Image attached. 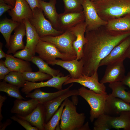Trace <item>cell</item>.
Instances as JSON below:
<instances>
[{
	"label": "cell",
	"mask_w": 130,
	"mask_h": 130,
	"mask_svg": "<svg viewBox=\"0 0 130 130\" xmlns=\"http://www.w3.org/2000/svg\"><path fill=\"white\" fill-rule=\"evenodd\" d=\"M39 103L37 100L34 98L26 101L16 99L14 101V105L10 112L18 115L25 116L30 113Z\"/></svg>",
	"instance_id": "obj_21"
},
{
	"label": "cell",
	"mask_w": 130,
	"mask_h": 130,
	"mask_svg": "<svg viewBox=\"0 0 130 130\" xmlns=\"http://www.w3.org/2000/svg\"><path fill=\"white\" fill-rule=\"evenodd\" d=\"M26 81L33 82L49 80L52 78L50 75L39 71L36 72L26 71L22 73Z\"/></svg>",
	"instance_id": "obj_34"
},
{
	"label": "cell",
	"mask_w": 130,
	"mask_h": 130,
	"mask_svg": "<svg viewBox=\"0 0 130 130\" xmlns=\"http://www.w3.org/2000/svg\"><path fill=\"white\" fill-rule=\"evenodd\" d=\"M121 81L109 83V87L112 90V92L109 95L113 97L117 98L125 102L130 103V93L126 91V89Z\"/></svg>",
	"instance_id": "obj_29"
},
{
	"label": "cell",
	"mask_w": 130,
	"mask_h": 130,
	"mask_svg": "<svg viewBox=\"0 0 130 130\" xmlns=\"http://www.w3.org/2000/svg\"><path fill=\"white\" fill-rule=\"evenodd\" d=\"M109 30L117 32L130 30V14L107 21L106 26Z\"/></svg>",
	"instance_id": "obj_26"
},
{
	"label": "cell",
	"mask_w": 130,
	"mask_h": 130,
	"mask_svg": "<svg viewBox=\"0 0 130 130\" xmlns=\"http://www.w3.org/2000/svg\"><path fill=\"white\" fill-rule=\"evenodd\" d=\"M125 55L126 58L130 59V45L127 50Z\"/></svg>",
	"instance_id": "obj_47"
},
{
	"label": "cell",
	"mask_w": 130,
	"mask_h": 130,
	"mask_svg": "<svg viewBox=\"0 0 130 130\" xmlns=\"http://www.w3.org/2000/svg\"><path fill=\"white\" fill-rule=\"evenodd\" d=\"M7 4L14 7L15 5L16 0H3Z\"/></svg>",
	"instance_id": "obj_46"
},
{
	"label": "cell",
	"mask_w": 130,
	"mask_h": 130,
	"mask_svg": "<svg viewBox=\"0 0 130 130\" xmlns=\"http://www.w3.org/2000/svg\"><path fill=\"white\" fill-rule=\"evenodd\" d=\"M35 52L47 63L53 61L56 58L67 61L75 59L77 58L76 56L62 53L53 44L40 39L35 47Z\"/></svg>",
	"instance_id": "obj_7"
},
{
	"label": "cell",
	"mask_w": 130,
	"mask_h": 130,
	"mask_svg": "<svg viewBox=\"0 0 130 130\" xmlns=\"http://www.w3.org/2000/svg\"><path fill=\"white\" fill-rule=\"evenodd\" d=\"M5 58L4 61L5 64L11 71L23 73L32 71L29 62L24 61L15 57L11 54H7Z\"/></svg>",
	"instance_id": "obj_23"
},
{
	"label": "cell",
	"mask_w": 130,
	"mask_h": 130,
	"mask_svg": "<svg viewBox=\"0 0 130 130\" xmlns=\"http://www.w3.org/2000/svg\"><path fill=\"white\" fill-rule=\"evenodd\" d=\"M73 83H78L96 93L101 94L106 92V87L104 84L99 82L97 71L90 76L82 75L77 79L71 78L63 84L65 85Z\"/></svg>",
	"instance_id": "obj_10"
},
{
	"label": "cell",
	"mask_w": 130,
	"mask_h": 130,
	"mask_svg": "<svg viewBox=\"0 0 130 130\" xmlns=\"http://www.w3.org/2000/svg\"><path fill=\"white\" fill-rule=\"evenodd\" d=\"M97 13L108 21L130 14V0H92Z\"/></svg>",
	"instance_id": "obj_2"
},
{
	"label": "cell",
	"mask_w": 130,
	"mask_h": 130,
	"mask_svg": "<svg viewBox=\"0 0 130 130\" xmlns=\"http://www.w3.org/2000/svg\"><path fill=\"white\" fill-rule=\"evenodd\" d=\"M84 21L83 10L78 12H64L59 14L58 30L65 32Z\"/></svg>",
	"instance_id": "obj_13"
},
{
	"label": "cell",
	"mask_w": 130,
	"mask_h": 130,
	"mask_svg": "<svg viewBox=\"0 0 130 130\" xmlns=\"http://www.w3.org/2000/svg\"><path fill=\"white\" fill-rule=\"evenodd\" d=\"M124 60H121L107 65L104 75L100 82L105 83L121 81L125 76Z\"/></svg>",
	"instance_id": "obj_11"
},
{
	"label": "cell",
	"mask_w": 130,
	"mask_h": 130,
	"mask_svg": "<svg viewBox=\"0 0 130 130\" xmlns=\"http://www.w3.org/2000/svg\"><path fill=\"white\" fill-rule=\"evenodd\" d=\"M7 12L13 20L20 23L25 19L29 20L33 16L32 11L25 0H16L14 6Z\"/></svg>",
	"instance_id": "obj_12"
},
{
	"label": "cell",
	"mask_w": 130,
	"mask_h": 130,
	"mask_svg": "<svg viewBox=\"0 0 130 130\" xmlns=\"http://www.w3.org/2000/svg\"><path fill=\"white\" fill-rule=\"evenodd\" d=\"M39 1L40 7L46 17L53 27L59 30L58 23L59 14L57 12L55 7L56 0H50L48 2L42 0H39Z\"/></svg>",
	"instance_id": "obj_24"
},
{
	"label": "cell",
	"mask_w": 130,
	"mask_h": 130,
	"mask_svg": "<svg viewBox=\"0 0 130 130\" xmlns=\"http://www.w3.org/2000/svg\"><path fill=\"white\" fill-rule=\"evenodd\" d=\"M121 82L124 85L128 86L130 89V71L126 75H125Z\"/></svg>",
	"instance_id": "obj_42"
},
{
	"label": "cell",
	"mask_w": 130,
	"mask_h": 130,
	"mask_svg": "<svg viewBox=\"0 0 130 130\" xmlns=\"http://www.w3.org/2000/svg\"><path fill=\"white\" fill-rule=\"evenodd\" d=\"M130 45V36L127 37L116 46L110 53L101 60L99 66L107 65L113 63L126 58L125 52Z\"/></svg>",
	"instance_id": "obj_15"
},
{
	"label": "cell",
	"mask_w": 130,
	"mask_h": 130,
	"mask_svg": "<svg viewBox=\"0 0 130 130\" xmlns=\"http://www.w3.org/2000/svg\"><path fill=\"white\" fill-rule=\"evenodd\" d=\"M66 99L62 103L60 107L52 116L50 120L44 126L45 130H54L59 124L63 109L66 101Z\"/></svg>",
	"instance_id": "obj_33"
},
{
	"label": "cell",
	"mask_w": 130,
	"mask_h": 130,
	"mask_svg": "<svg viewBox=\"0 0 130 130\" xmlns=\"http://www.w3.org/2000/svg\"><path fill=\"white\" fill-rule=\"evenodd\" d=\"M82 5L86 25V31L94 30L106 25L107 21L99 16L92 0H84Z\"/></svg>",
	"instance_id": "obj_8"
},
{
	"label": "cell",
	"mask_w": 130,
	"mask_h": 130,
	"mask_svg": "<svg viewBox=\"0 0 130 130\" xmlns=\"http://www.w3.org/2000/svg\"><path fill=\"white\" fill-rule=\"evenodd\" d=\"M48 64L60 66L69 72L71 78L77 79L82 75L83 62L81 59L79 60L76 59L67 61L56 59L47 63Z\"/></svg>",
	"instance_id": "obj_17"
},
{
	"label": "cell",
	"mask_w": 130,
	"mask_h": 130,
	"mask_svg": "<svg viewBox=\"0 0 130 130\" xmlns=\"http://www.w3.org/2000/svg\"><path fill=\"white\" fill-rule=\"evenodd\" d=\"M86 27L84 21L69 29L76 37L73 46L76 54V59L78 60L80 59L83 56L84 46L87 42L85 35Z\"/></svg>",
	"instance_id": "obj_16"
},
{
	"label": "cell",
	"mask_w": 130,
	"mask_h": 130,
	"mask_svg": "<svg viewBox=\"0 0 130 130\" xmlns=\"http://www.w3.org/2000/svg\"><path fill=\"white\" fill-rule=\"evenodd\" d=\"M11 118L14 121L17 122L26 130H38L35 127H33L28 121L20 118L16 115L13 116Z\"/></svg>",
	"instance_id": "obj_38"
},
{
	"label": "cell",
	"mask_w": 130,
	"mask_h": 130,
	"mask_svg": "<svg viewBox=\"0 0 130 130\" xmlns=\"http://www.w3.org/2000/svg\"><path fill=\"white\" fill-rule=\"evenodd\" d=\"M7 99V97L5 96L0 95V122H1L3 117L2 114V108L3 103Z\"/></svg>",
	"instance_id": "obj_43"
},
{
	"label": "cell",
	"mask_w": 130,
	"mask_h": 130,
	"mask_svg": "<svg viewBox=\"0 0 130 130\" xmlns=\"http://www.w3.org/2000/svg\"><path fill=\"white\" fill-rule=\"evenodd\" d=\"M3 44L1 42H0V59L3 58H6L7 54H6L2 49Z\"/></svg>",
	"instance_id": "obj_45"
},
{
	"label": "cell",
	"mask_w": 130,
	"mask_h": 130,
	"mask_svg": "<svg viewBox=\"0 0 130 130\" xmlns=\"http://www.w3.org/2000/svg\"><path fill=\"white\" fill-rule=\"evenodd\" d=\"M18 117L26 120L39 130H45V111L43 104L39 103L29 114L25 116L16 115Z\"/></svg>",
	"instance_id": "obj_19"
},
{
	"label": "cell",
	"mask_w": 130,
	"mask_h": 130,
	"mask_svg": "<svg viewBox=\"0 0 130 130\" xmlns=\"http://www.w3.org/2000/svg\"><path fill=\"white\" fill-rule=\"evenodd\" d=\"M14 31V34L10 38L9 47L6 52L7 54H14L18 50L23 49L25 47L23 41V38L26 34L24 24L20 23Z\"/></svg>",
	"instance_id": "obj_18"
},
{
	"label": "cell",
	"mask_w": 130,
	"mask_h": 130,
	"mask_svg": "<svg viewBox=\"0 0 130 130\" xmlns=\"http://www.w3.org/2000/svg\"><path fill=\"white\" fill-rule=\"evenodd\" d=\"M3 80L20 88L24 87L26 81L22 73L14 71H11L6 76Z\"/></svg>",
	"instance_id": "obj_32"
},
{
	"label": "cell",
	"mask_w": 130,
	"mask_h": 130,
	"mask_svg": "<svg viewBox=\"0 0 130 130\" xmlns=\"http://www.w3.org/2000/svg\"><path fill=\"white\" fill-rule=\"evenodd\" d=\"M31 62L37 66L39 71L48 74L52 77L56 76L61 73L59 70L51 68L46 62H45L39 56H33Z\"/></svg>",
	"instance_id": "obj_30"
},
{
	"label": "cell",
	"mask_w": 130,
	"mask_h": 130,
	"mask_svg": "<svg viewBox=\"0 0 130 130\" xmlns=\"http://www.w3.org/2000/svg\"><path fill=\"white\" fill-rule=\"evenodd\" d=\"M13 6L7 4L3 0H0V16L5 13L11 9Z\"/></svg>",
	"instance_id": "obj_40"
},
{
	"label": "cell",
	"mask_w": 130,
	"mask_h": 130,
	"mask_svg": "<svg viewBox=\"0 0 130 130\" xmlns=\"http://www.w3.org/2000/svg\"><path fill=\"white\" fill-rule=\"evenodd\" d=\"M124 111H130V104L120 98L113 97L109 95L106 101L105 113L120 114Z\"/></svg>",
	"instance_id": "obj_20"
},
{
	"label": "cell",
	"mask_w": 130,
	"mask_h": 130,
	"mask_svg": "<svg viewBox=\"0 0 130 130\" xmlns=\"http://www.w3.org/2000/svg\"><path fill=\"white\" fill-rule=\"evenodd\" d=\"M78 90H69L65 93L43 104L45 111V124L50 120L59 106L66 99L73 96H78Z\"/></svg>",
	"instance_id": "obj_14"
},
{
	"label": "cell",
	"mask_w": 130,
	"mask_h": 130,
	"mask_svg": "<svg viewBox=\"0 0 130 130\" xmlns=\"http://www.w3.org/2000/svg\"><path fill=\"white\" fill-rule=\"evenodd\" d=\"M12 122L11 120L10 119H7L3 123L0 122V130H5L7 126L11 124Z\"/></svg>",
	"instance_id": "obj_44"
},
{
	"label": "cell",
	"mask_w": 130,
	"mask_h": 130,
	"mask_svg": "<svg viewBox=\"0 0 130 130\" xmlns=\"http://www.w3.org/2000/svg\"><path fill=\"white\" fill-rule=\"evenodd\" d=\"M63 76L61 73L56 76L52 77L45 82L36 83L26 81L24 87L21 89V91L26 95L36 88L46 87H53L58 90H62L63 85L71 78L70 75L65 76Z\"/></svg>",
	"instance_id": "obj_9"
},
{
	"label": "cell",
	"mask_w": 130,
	"mask_h": 130,
	"mask_svg": "<svg viewBox=\"0 0 130 130\" xmlns=\"http://www.w3.org/2000/svg\"><path fill=\"white\" fill-rule=\"evenodd\" d=\"M109 116L105 113L99 116L94 122L93 130H110L111 127L109 122Z\"/></svg>",
	"instance_id": "obj_36"
},
{
	"label": "cell",
	"mask_w": 130,
	"mask_h": 130,
	"mask_svg": "<svg viewBox=\"0 0 130 130\" xmlns=\"http://www.w3.org/2000/svg\"><path fill=\"white\" fill-rule=\"evenodd\" d=\"M64 6V13L79 12L83 11L84 0H63Z\"/></svg>",
	"instance_id": "obj_35"
},
{
	"label": "cell",
	"mask_w": 130,
	"mask_h": 130,
	"mask_svg": "<svg viewBox=\"0 0 130 130\" xmlns=\"http://www.w3.org/2000/svg\"><path fill=\"white\" fill-rule=\"evenodd\" d=\"M87 42L84 46L82 75L90 76L97 71L101 61L124 39L130 36V30H110L105 26L86 31Z\"/></svg>",
	"instance_id": "obj_1"
},
{
	"label": "cell",
	"mask_w": 130,
	"mask_h": 130,
	"mask_svg": "<svg viewBox=\"0 0 130 130\" xmlns=\"http://www.w3.org/2000/svg\"><path fill=\"white\" fill-rule=\"evenodd\" d=\"M32 12L33 17L29 20L40 38L47 36H57L64 32L53 27L50 21L45 18L41 8L36 7Z\"/></svg>",
	"instance_id": "obj_5"
},
{
	"label": "cell",
	"mask_w": 130,
	"mask_h": 130,
	"mask_svg": "<svg viewBox=\"0 0 130 130\" xmlns=\"http://www.w3.org/2000/svg\"><path fill=\"white\" fill-rule=\"evenodd\" d=\"M73 83H72L65 89L53 92H45L42 91L40 88H36L33 92L27 94L26 97V98L35 99L39 103L43 104L69 91L73 85Z\"/></svg>",
	"instance_id": "obj_22"
},
{
	"label": "cell",
	"mask_w": 130,
	"mask_h": 130,
	"mask_svg": "<svg viewBox=\"0 0 130 130\" xmlns=\"http://www.w3.org/2000/svg\"><path fill=\"white\" fill-rule=\"evenodd\" d=\"M11 71L6 65L4 61L2 59L0 60V80H4L6 76Z\"/></svg>",
	"instance_id": "obj_39"
},
{
	"label": "cell",
	"mask_w": 130,
	"mask_h": 130,
	"mask_svg": "<svg viewBox=\"0 0 130 130\" xmlns=\"http://www.w3.org/2000/svg\"><path fill=\"white\" fill-rule=\"evenodd\" d=\"M13 56L15 57L28 62L31 61L34 56L30 50L25 47L22 50L17 51Z\"/></svg>",
	"instance_id": "obj_37"
},
{
	"label": "cell",
	"mask_w": 130,
	"mask_h": 130,
	"mask_svg": "<svg viewBox=\"0 0 130 130\" xmlns=\"http://www.w3.org/2000/svg\"><path fill=\"white\" fill-rule=\"evenodd\" d=\"M109 122L111 128L117 130H130V111L122 112L118 117L110 116Z\"/></svg>",
	"instance_id": "obj_27"
},
{
	"label": "cell",
	"mask_w": 130,
	"mask_h": 130,
	"mask_svg": "<svg viewBox=\"0 0 130 130\" xmlns=\"http://www.w3.org/2000/svg\"><path fill=\"white\" fill-rule=\"evenodd\" d=\"M19 88L17 86L7 83L4 80L0 82V91L6 93L10 97L25 100L21 95Z\"/></svg>",
	"instance_id": "obj_31"
},
{
	"label": "cell",
	"mask_w": 130,
	"mask_h": 130,
	"mask_svg": "<svg viewBox=\"0 0 130 130\" xmlns=\"http://www.w3.org/2000/svg\"><path fill=\"white\" fill-rule=\"evenodd\" d=\"M23 22L26 28V37L25 47L29 49L32 54L35 56V49L40 37L34 27L27 19L24 20Z\"/></svg>",
	"instance_id": "obj_25"
},
{
	"label": "cell",
	"mask_w": 130,
	"mask_h": 130,
	"mask_svg": "<svg viewBox=\"0 0 130 130\" xmlns=\"http://www.w3.org/2000/svg\"><path fill=\"white\" fill-rule=\"evenodd\" d=\"M76 37L69 29L56 36H47L40 38V39L55 45L61 53L76 56L73 44Z\"/></svg>",
	"instance_id": "obj_6"
},
{
	"label": "cell",
	"mask_w": 130,
	"mask_h": 130,
	"mask_svg": "<svg viewBox=\"0 0 130 130\" xmlns=\"http://www.w3.org/2000/svg\"><path fill=\"white\" fill-rule=\"evenodd\" d=\"M77 104L66 98L61 117L59 127L61 130H88L89 125L84 124L86 118L84 113H79L76 106Z\"/></svg>",
	"instance_id": "obj_3"
},
{
	"label": "cell",
	"mask_w": 130,
	"mask_h": 130,
	"mask_svg": "<svg viewBox=\"0 0 130 130\" xmlns=\"http://www.w3.org/2000/svg\"><path fill=\"white\" fill-rule=\"evenodd\" d=\"M78 95L84 99L90 107V120L91 122H93L99 116L105 113L106 101L109 96L106 92L96 93L83 86L78 89Z\"/></svg>",
	"instance_id": "obj_4"
},
{
	"label": "cell",
	"mask_w": 130,
	"mask_h": 130,
	"mask_svg": "<svg viewBox=\"0 0 130 130\" xmlns=\"http://www.w3.org/2000/svg\"><path fill=\"white\" fill-rule=\"evenodd\" d=\"M28 4L32 11L36 7L40 8L39 0H25Z\"/></svg>",
	"instance_id": "obj_41"
},
{
	"label": "cell",
	"mask_w": 130,
	"mask_h": 130,
	"mask_svg": "<svg viewBox=\"0 0 130 130\" xmlns=\"http://www.w3.org/2000/svg\"></svg>",
	"instance_id": "obj_48"
},
{
	"label": "cell",
	"mask_w": 130,
	"mask_h": 130,
	"mask_svg": "<svg viewBox=\"0 0 130 130\" xmlns=\"http://www.w3.org/2000/svg\"><path fill=\"white\" fill-rule=\"evenodd\" d=\"M20 23L6 18L0 20V32L2 34L6 42L5 46L8 48L9 40L11 34L13 30Z\"/></svg>",
	"instance_id": "obj_28"
}]
</instances>
